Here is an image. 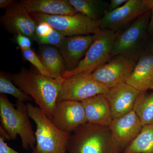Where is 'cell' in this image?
Segmentation results:
<instances>
[{"label":"cell","instance_id":"1","mask_svg":"<svg viewBox=\"0 0 153 153\" xmlns=\"http://www.w3.org/2000/svg\"><path fill=\"white\" fill-rule=\"evenodd\" d=\"M10 77L17 87L33 98L38 107L52 120L63 82L62 76L54 78L22 68Z\"/></svg>","mask_w":153,"mask_h":153},{"label":"cell","instance_id":"2","mask_svg":"<svg viewBox=\"0 0 153 153\" xmlns=\"http://www.w3.org/2000/svg\"><path fill=\"white\" fill-rule=\"evenodd\" d=\"M109 126L84 124L71 134L66 153H122Z\"/></svg>","mask_w":153,"mask_h":153},{"label":"cell","instance_id":"3","mask_svg":"<svg viewBox=\"0 0 153 153\" xmlns=\"http://www.w3.org/2000/svg\"><path fill=\"white\" fill-rule=\"evenodd\" d=\"M1 126L8 135L10 140L21 138L22 148L33 150L36 140L25 102L17 100L16 108L4 94L0 95Z\"/></svg>","mask_w":153,"mask_h":153},{"label":"cell","instance_id":"4","mask_svg":"<svg viewBox=\"0 0 153 153\" xmlns=\"http://www.w3.org/2000/svg\"><path fill=\"white\" fill-rule=\"evenodd\" d=\"M29 117L36 125L35 147L31 153H66L71 134L61 131L38 106L27 104Z\"/></svg>","mask_w":153,"mask_h":153},{"label":"cell","instance_id":"5","mask_svg":"<svg viewBox=\"0 0 153 153\" xmlns=\"http://www.w3.org/2000/svg\"><path fill=\"white\" fill-rule=\"evenodd\" d=\"M120 31L101 30L94 35V41L85 56L75 69L65 71L62 77L65 79L80 72L92 73L99 66L106 63L112 56L116 40Z\"/></svg>","mask_w":153,"mask_h":153},{"label":"cell","instance_id":"6","mask_svg":"<svg viewBox=\"0 0 153 153\" xmlns=\"http://www.w3.org/2000/svg\"><path fill=\"white\" fill-rule=\"evenodd\" d=\"M152 13L147 11L134 21L123 32H120L115 43L112 56L122 55L137 61L144 52L146 45L149 25Z\"/></svg>","mask_w":153,"mask_h":153},{"label":"cell","instance_id":"7","mask_svg":"<svg viewBox=\"0 0 153 153\" xmlns=\"http://www.w3.org/2000/svg\"><path fill=\"white\" fill-rule=\"evenodd\" d=\"M30 14L36 24L46 22L66 37L93 35L100 30V21L91 20L79 13L72 15Z\"/></svg>","mask_w":153,"mask_h":153},{"label":"cell","instance_id":"8","mask_svg":"<svg viewBox=\"0 0 153 153\" xmlns=\"http://www.w3.org/2000/svg\"><path fill=\"white\" fill-rule=\"evenodd\" d=\"M108 90L95 81L92 73L80 72L65 79L57 101L82 102L97 94H105Z\"/></svg>","mask_w":153,"mask_h":153},{"label":"cell","instance_id":"9","mask_svg":"<svg viewBox=\"0 0 153 153\" xmlns=\"http://www.w3.org/2000/svg\"><path fill=\"white\" fill-rule=\"evenodd\" d=\"M137 61L122 55H115L92 73L97 82L109 89L126 83L131 76Z\"/></svg>","mask_w":153,"mask_h":153},{"label":"cell","instance_id":"10","mask_svg":"<svg viewBox=\"0 0 153 153\" xmlns=\"http://www.w3.org/2000/svg\"><path fill=\"white\" fill-rule=\"evenodd\" d=\"M153 9V0H127L120 7L107 13L100 21V28L119 31L121 28Z\"/></svg>","mask_w":153,"mask_h":153},{"label":"cell","instance_id":"11","mask_svg":"<svg viewBox=\"0 0 153 153\" xmlns=\"http://www.w3.org/2000/svg\"><path fill=\"white\" fill-rule=\"evenodd\" d=\"M0 22L9 33L16 36L20 33L36 41L37 24L20 2L15 1L6 9Z\"/></svg>","mask_w":153,"mask_h":153},{"label":"cell","instance_id":"12","mask_svg":"<svg viewBox=\"0 0 153 153\" xmlns=\"http://www.w3.org/2000/svg\"><path fill=\"white\" fill-rule=\"evenodd\" d=\"M51 120L61 131L70 134L87 123L82 102L72 100L57 101Z\"/></svg>","mask_w":153,"mask_h":153},{"label":"cell","instance_id":"13","mask_svg":"<svg viewBox=\"0 0 153 153\" xmlns=\"http://www.w3.org/2000/svg\"><path fill=\"white\" fill-rule=\"evenodd\" d=\"M141 93L126 82L109 89L105 95L109 102L113 119L121 117L133 110Z\"/></svg>","mask_w":153,"mask_h":153},{"label":"cell","instance_id":"14","mask_svg":"<svg viewBox=\"0 0 153 153\" xmlns=\"http://www.w3.org/2000/svg\"><path fill=\"white\" fill-rule=\"evenodd\" d=\"M143 126L136 114L133 110L121 117L113 119L109 127L123 152L136 138Z\"/></svg>","mask_w":153,"mask_h":153},{"label":"cell","instance_id":"15","mask_svg":"<svg viewBox=\"0 0 153 153\" xmlns=\"http://www.w3.org/2000/svg\"><path fill=\"white\" fill-rule=\"evenodd\" d=\"M94 35L66 37L58 48L63 57L65 71L77 67L94 41Z\"/></svg>","mask_w":153,"mask_h":153},{"label":"cell","instance_id":"16","mask_svg":"<svg viewBox=\"0 0 153 153\" xmlns=\"http://www.w3.org/2000/svg\"><path fill=\"white\" fill-rule=\"evenodd\" d=\"M126 83L141 92L151 89L153 85V54L144 52L141 55Z\"/></svg>","mask_w":153,"mask_h":153},{"label":"cell","instance_id":"17","mask_svg":"<svg viewBox=\"0 0 153 153\" xmlns=\"http://www.w3.org/2000/svg\"><path fill=\"white\" fill-rule=\"evenodd\" d=\"M81 102L87 123L109 126L113 119L109 102L104 94H97Z\"/></svg>","mask_w":153,"mask_h":153},{"label":"cell","instance_id":"18","mask_svg":"<svg viewBox=\"0 0 153 153\" xmlns=\"http://www.w3.org/2000/svg\"><path fill=\"white\" fill-rule=\"evenodd\" d=\"M20 2L30 13L72 15L77 13L68 0H23Z\"/></svg>","mask_w":153,"mask_h":153},{"label":"cell","instance_id":"19","mask_svg":"<svg viewBox=\"0 0 153 153\" xmlns=\"http://www.w3.org/2000/svg\"><path fill=\"white\" fill-rule=\"evenodd\" d=\"M38 55L52 78L62 76L66 70L63 57L57 47L49 45L40 46Z\"/></svg>","mask_w":153,"mask_h":153},{"label":"cell","instance_id":"20","mask_svg":"<svg viewBox=\"0 0 153 153\" xmlns=\"http://www.w3.org/2000/svg\"><path fill=\"white\" fill-rule=\"evenodd\" d=\"M76 12L100 21L108 13L109 2L102 0H68Z\"/></svg>","mask_w":153,"mask_h":153},{"label":"cell","instance_id":"21","mask_svg":"<svg viewBox=\"0 0 153 153\" xmlns=\"http://www.w3.org/2000/svg\"><path fill=\"white\" fill-rule=\"evenodd\" d=\"M122 153H153V123L143 126L136 138Z\"/></svg>","mask_w":153,"mask_h":153},{"label":"cell","instance_id":"22","mask_svg":"<svg viewBox=\"0 0 153 153\" xmlns=\"http://www.w3.org/2000/svg\"><path fill=\"white\" fill-rule=\"evenodd\" d=\"M66 37L46 22L37 24L36 41L40 46L49 45L58 48Z\"/></svg>","mask_w":153,"mask_h":153},{"label":"cell","instance_id":"23","mask_svg":"<svg viewBox=\"0 0 153 153\" xmlns=\"http://www.w3.org/2000/svg\"><path fill=\"white\" fill-rule=\"evenodd\" d=\"M143 126L153 123V90L152 92H141L134 106Z\"/></svg>","mask_w":153,"mask_h":153},{"label":"cell","instance_id":"24","mask_svg":"<svg viewBox=\"0 0 153 153\" xmlns=\"http://www.w3.org/2000/svg\"><path fill=\"white\" fill-rule=\"evenodd\" d=\"M0 93L8 94L16 99L18 101L25 102L33 100L30 97L14 84L10 76L3 71L0 73Z\"/></svg>","mask_w":153,"mask_h":153},{"label":"cell","instance_id":"25","mask_svg":"<svg viewBox=\"0 0 153 153\" xmlns=\"http://www.w3.org/2000/svg\"><path fill=\"white\" fill-rule=\"evenodd\" d=\"M22 52L23 57L36 67L39 73L44 76L51 77L49 72L44 67L38 55L31 48L27 50H22Z\"/></svg>","mask_w":153,"mask_h":153},{"label":"cell","instance_id":"26","mask_svg":"<svg viewBox=\"0 0 153 153\" xmlns=\"http://www.w3.org/2000/svg\"><path fill=\"white\" fill-rule=\"evenodd\" d=\"M16 37L17 44L22 50L31 49L32 46V41L31 39L20 33H19Z\"/></svg>","mask_w":153,"mask_h":153},{"label":"cell","instance_id":"27","mask_svg":"<svg viewBox=\"0 0 153 153\" xmlns=\"http://www.w3.org/2000/svg\"><path fill=\"white\" fill-rule=\"evenodd\" d=\"M5 141L4 139L0 137V153H20L10 147Z\"/></svg>","mask_w":153,"mask_h":153},{"label":"cell","instance_id":"28","mask_svg":"<svg viewBox=\"0 0 153 153\" xmlns=\"http://www.w3.org/2000/svg\"><path fill=\"white\" fill-rule=\"evenodd\" d=\"M127 1V0H111L109 3L108 13L112 12L120 7Z\"/></svg>","mask_w":153,"mask_h":153},{"label":"cell","instance_id":"29","mask_svg":"<svg viewBox=\"0 0 153 153\" xmlns=\"http://www.w3.org/2000/svg\"><path fill=\"white\" fill-rule=\"evenodd\" d=\"M15 1L13 0H0V8L7 9Z\"/></svg>","mask_w":153,"mask_h":153},{"label":"cell","instance_id":"30","mask_svg":"<svg viewBox=\"0 0 153 153\" xmlns=\"http://www.w3.org/2000/svg\"><path fill=\"white\" fill-rule=\"evenodd\" d=\"M152 13L149 25V33L153 36V9L151 10Z\"/></svg>","mask_w":153,"mask_h":153},{"label":"cell","instance_id":"31","mask_svg":"<svg viewBox=\"0 0 153 153\" xmlns=\"http://www.w3.org/2000/svg\"><path fill=\"white\" fill-rule=\"evenodd\" d=\"M144 52H149L153 54V41L148 44L147 43L145 47Z\"/></svg>","mask_w":153,"mask_h":153},{"label":"cell","instance_id":"32","mask_svg":"<svg viewBox=\"0 0 153 153\" xmlns=\"http://www.w3.org/2000/svg\"><path fill=\"white\" fill-rule=\"evenodd\" d=\"M151 89H152V90H153V85L152 86V88H151Z\"/></svg>","mask_w":153,"mask_h":153}]
</instances>
